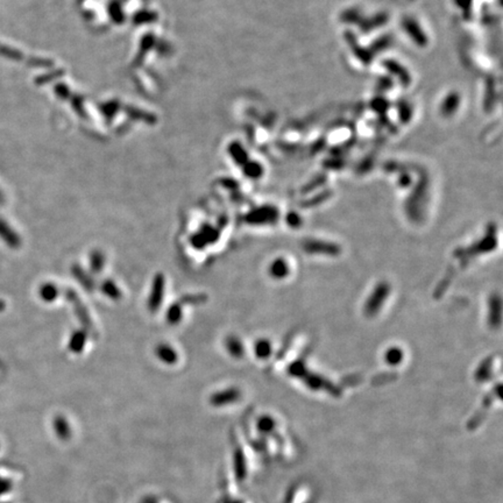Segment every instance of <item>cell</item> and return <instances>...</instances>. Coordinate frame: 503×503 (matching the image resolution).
I'll use <instances>...</instances> for the list:
<instances>
[{"mask_svg": "<svg viewBox=\"0 0 503 503\" xmlns=\"http://www.w3.org/2000/svg\"><path fill=\"white\" fill-rule=\"evenodd\" d=\"M270 352H272V346L266 340H259L255 345V353H257L258 358L264 359V358L269 357Z\"/></svg>", "mask_w": 503, "mask_h": 503, "instance_id": "7c38bea8", "label": "cell"}, {"mask_svg": "<svg viewBox=\"0 0 503 503\" xmlns=\"http://www.w3.org/2000/svg\"><path fill=\"white\" fill-rule=\"evenodd\" d=\"M155 354L165 364H175L179 361V353L169 344H159L155 348Z\"/></svg>", "mask_w": 503, "mask_h": 503, "instance_id": "3957f363", "label": "cell"}, {"mask_svg": "<svg viewBox=\"0 0 503 503\" xmlns=\"http://www.w3.org/2000/svg\"><path fill=\"white\" fill-rule=\"evenodd\" d=\"M183 302L185 304H200L206 301V297L204 295H189V296L183 297Z\"/></svg>", "mask_w": 503, "mask_h": 503, "instance_id": "5bb4252c", "label": "cell"}, {"mask_svg": "<svg viewBox=\"0 0 503 503\" xmlns=\"http://www.w3.org/2000/svg\"><path fill=\"white\" fill-rule=\"evenodd\" d=\"M270 273L275 278H281V276L284 275L287 270H285V263L283 262V260H276L274 262L272 267H270Z\"/></svg>", "mask_w": 503, "mask_h": 503, "instance_id": "4fadbf2b", "label": "cell"}, {"mask_svg": "<svg viewBox=\"0 0 503 503\" xmlns=\"http://www.w3.org/2000/svg\"><path fill=\"white\" fill-rule=\"evenodd\" d=\"M238 396H239V391L234 388H230V389H225L213 394L211 396V403L213 405H224L227 403L234 402V400H237Z\"/></svg>", "mask_w": 503, "mask_h": 503, "instance_id": "277c9868", "label": "cell"}, {"mask_svg": "<svg viewBox=\"0 0 503 503\" xmlns=\"http://www.w3.org/2000/svg\"><path fill=\"white\" fill-rule=\"evenodd\" d=\"M40 295H41L42 300L50 303V302H54V301L57 300V297H59V295H60V291H59V288H57V285L54 284V283H46V284H43L41 287Z\"/></svg>", "mask_w": 503, "mask_h": 503, "instance_id": "30bf717a", "label": "cell"}, {"mask_svg": "<svg viewBox=\"0 0 503 503\" xmlns=\"http://www.w3.org/2000/svg\"><path fill=\"white\" fill-rule=\"evenodd\" d=\"M86 339L87 336L85 331H75V332H72L70 339H69V349H70L72 353H80V352L85 348Z\"/></svg>", "mask_w": 503, "mask_h": 503, "instance_id": "5b68a950", "label": "cell"}, {"mask_svg": "<svg viewBox=\"0 0 503 503\" xmlns=\"http://www.w3.org/2000/svg\"><path fill=\"white\" fill-rule=\"evenodd\" d=\"M164 276L162 274H158L153 280L152 289H150L148 301H147V308L150 312L154 313L161 308L164 297Z\"/></svg>", "mask_w": 503, "mask_h": 503, "instance_id": "6da1fadb", "label": "cell"}, {"mask_svg": "<svg viewBox=\"0 0 503 503\" xmlns=\"http://www.w3.org/2000/svg\"><path fill=\"white\" fill-rule=\"evenodd\" d=\"M72 275H74V278L77 279L78 283H80L83 288H85L86 291L93 290L95 282L92 281L91 276H90L89 274H86L85 272H84V270L82 269V267L78 266V264H75V266L72 267Z\"/></svg>", "mask_w": 503, "mask_h": 503, "instance_id": "8992f818", "label": "cell"}, {"mask_svg": "<svg viewBox=\"0 0 503 503\" xmlns=\"http://www.w3.org/2000/svg\"><path fill=\"white\" fill-rule=\"evenodd\" d=\"M226 348L234 358H241L243 355V346L237 337H230L226 339Z\"/></svg>", "mask_w": 503, "mask_h": 503, "instance_id": "8fae6325", "label": "cell"}, {"mask_svg": "<svg viewBox=\"0 0 503 503\" xmlns=\"http://www.w3.org/2000/svg\"><path fill=\"white\" fill-rule=\"evenodd\" d=\"M105 262H106V259H105V254L99 249H95L92 251L91 254H90V270L93 274H101L104 270Z\"/></svg>", "mask_w": 503, "mask_h": 503, "instance_id": "52a82bcc", "label": "cell"}, {"mask_svg": "<svg viewBox=\"0 0 503 503\" xmlns=\"http://www.w3.org/2000/svg\"><path fill=\"white\" fill-rule=\"evenodd\" d=\"M67 295H68L69 302L72 304V306H74V310H75V312H76L78 321H80V323H82L84 326H85L86 329H89L90 331L95 330V327L92 326L93 324H92L91 317H90V313H89V311H87L86 306L82 303L80 296H78L75 291H72L71 289H69V290L67 291Z\"/></svg>", "mask_w": 503, "mask_h": 503, "instance_id": "7a4b0ae2", "label": "cell"}, {"mask_svg": "<svg viewBox=\"0 0 503 503\" xmlns=\"http://www.w3.org/2000/svg\"><path fill=\"white\" fill-rule=\"evenodd\" d=\"M183 318V309L180 303H174L165 312V319L170 325L179 324Z\"/></svg>", "mask_w": 503, "mask_h": 503, "instance_id": "9c48e42d", "label": "cell"}, {"mask_svg": "<svg viewBox=\"0 0 503 503\" xmlns=\"http://www.w3.org/2000/svg\"><path fill=\"white\" fill-rule=\"evenodd\" d=\"M12 488L11 481L4 480V479L0 478V495H4L5 493L10 492Z\"/></svg>", "mask_w": 503, "mask_h": 503, "instance_id": "9a60e30c", "label": "cell"}, {"mask_svg": "<svg viewBox=\"0 0 503 503\" xmlns=\"http://www.w3.org/2000/svg\"><path fill=\"white\" fill-rule=\"evenodd\" d=\"M101 293L105 295V296H107L110 300H113V301H118V300H120V297L122 296L121 290H120L118 285L116 284V282L112 281V280H110V279L105 280V281L101 283Z\"/></svg>", "mask_w": 503, "mask_h": 503, "instance_id": "ba28073f", "label": "cell"}]
</instances>
